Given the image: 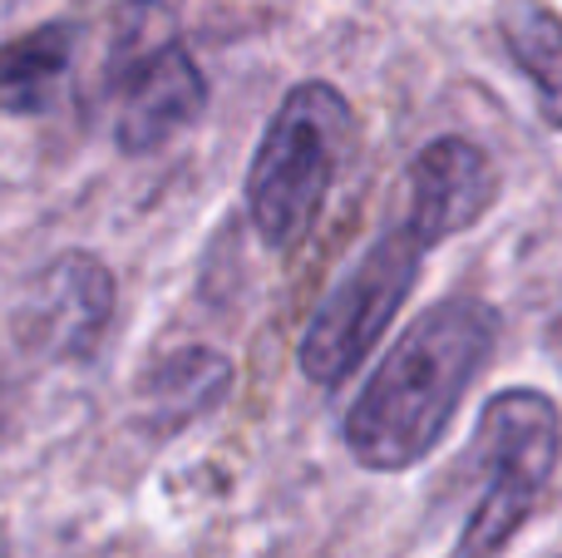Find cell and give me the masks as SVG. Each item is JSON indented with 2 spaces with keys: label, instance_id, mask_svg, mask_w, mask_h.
Returning a JSON list of instances; mask_svg holds the SVG:
<instances>
[{
  "label": "cell",
  "instance_id": "obj_4",
  "mask_svg": "<svg viewBox=\"0 0 562 558\" xmlns=\"http://www.w3.org/2000/svg\"><path fill=\"white\" fill-rule=\"evenodd\" d=\"M114 89H119V124L114 144L124 154H148L188 129L207 104V79L173 35V15L164 0H128L119 10L114 35Z\"/></svg>",
  "mask_w": 562,
  "mask_h": 558
},
{
  "label": "cell",
  "instance_id": "obj_2",
  "mask_svg": "<svg viewBox=\"0 0 562 558\" xmlns=\"http://www.w3.org/2000/svg\"><path fill=\"white\" fill-rule=\"evenodd\" d=\"M350 138H356V119L336 85L306 79L281 99L247 168V208L267 247L291 253L306 243Z\"/></svg>",
  "mask_w": 562,
  "mask_h": 558
},
{
  "label": "cell",
  "instance_id": "obj_5",
  "mask_svg": "<svg viewBox=\"0 0 562 558\" xmlns=\"http://www.w3.org/2000/svg\"><path fill=\"white\" fill-rule=\"evenodd\" d=\"M429 243L409 223L390 227L370 243L366 257L350 263V272L326 292V302L316 306L306 336H301V371L316 386H340L360 361L370 356V346L380 342V332L390 326V316L400 312V302L409 297L425 263Z\"/></svg>",
  "mask_w": 562,
  "mask_h": 558
},
{
  "label": "cell",
  "instance_id": "obj_8",
  "mask_svg": "<svg viewBox=\"0 0 562 558\" xmlns=\"http://www.w3.org/2000/svg\"><path fill=\"white\" fill-rule=\"evenodd\" d=\"M75 40V20H49V25H35L25 35H15L10 45H0V114H40L55 99L59 79L69 75Z\"/></svg>",
  "mask_w": 562,
  "mask_h": 558
},
{
  "label": "cell",
  "instance_id": "obj_6",
  "mask_svg": "<svg viewBox=\"0 0 562 558\" xmlns=\"http://www.w3.org/2000/svg\"><path fill=\"white\" fill-rule=\"evenodd\" d=\"M114 316V272L89 253H65L35 277L15 332L40 356H89Z\"/></svg>",
  "mask_w": 562,
  "mask_h": 558
},
{
  "label": "cell",
  "instance_id": "obj_3",
  "mask_svg": "<svg viewBox=\"0 0 562 558\" xmlns=\"http://www.w3.org/2000/svg\"><path fill=\"white\" fill-rule=\"evenodd\" d=\"M479 455L488 470V490L479 494L454 558H494L543 500L562 455V415L553 395L533 386L488 395V405L479 411Z\"/></svg>",
  "mask_w": 562,
  "mask_h": 558
},
{
  "label": "cell",
  "instance_id": "obj_1",
  "mask_svg": "<svg viewBox=\"0 0 562 558\" xmlns=\"http://www.w3.org/2000/svg\"><path fill=\"white\" fill-rule=\"evenodd\" d=\"M494 346L498 312L479 297H445L419 312L346 411V450L380 475L419 465L454 421Z\"/></svg>",
  "mask_w": 562,
  "mask_h": 558
},
{
  "label": "cell",
  "instance_id": "obj_10",
  "mask_svg": "<svg viewBox=\"0 0 562 558\" xmlns=\"http://www.w3.org/2000/svg\"><path fill=\"white\" fill-rule=\"evenodd\" d=\"M227 386H233V366H227V356L203 351V346H188V351L164 356V361L148 371L144 405H148V415H154V425L173 431V425L213 411V405L227 395Z\"/></svg>",
  "mask_w": 562,
  "mask_h": 558
},
{
  "label": "cell",
  "instance_id": "obj_9",
  "mask_svg": "<svg viewBox=\"0 0 562 558\" xmlns=\"http://www.w3.org/2000/svg\"><path fill=\"white\" fill-rule=\"evenodd\" d=\"M498 35H504L514 65L533 85L543 124L562 129V15L543 0H504L498 5Z\"/></svg>",
  "mask_w": 562,
  "mask_h": 558
},
{
  "label": "cell",
  "instance_id": "obj_7",
  "mask_svg": "<svg viewBox=\"0 0 562 558\" xmlns=\"http://www.w3.org/2000/svg\"><path fill=\"white\" fill-rule=\"evenodd\" d=\"M498 193V174L479 144L459 134H445L425 144L409 164V217L405 223L425 237L429 247L445 237L474 227L488 213Z\"/></svg>",
  "mask_w": 562,
  "mask_h": 558
}]
</instances>
